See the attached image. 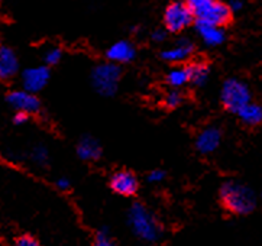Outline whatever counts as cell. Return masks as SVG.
I'll use <instances>...</instances> for the list:
<instances>
[{
  "mask_svg": "<svg viewBox=\"0 0 262 246\" xmlns=\"http://www.w3.org/2000/svg\"><path fill=\"white\" fill-rule=\"evenodd\" d=\"M219 198L225 210L236 216H246L252 213L256 206L254 191L237 181L223 183L219 190Z\"/></svg>",
  "mask_w": 262,
  "mask_h": 246,
  "instance_id": "obj_1",
  "label": "cell"
},
{
  "mask_svg": "<svg viewBox=\"0 0 262 246\" xmlns=\"http://www.w3.org/2000/svg\"><path fill=\"white\" fill-rule=\"evenodd\" d=\"M127 225L136 238L146 243H155L162 236V226L146 206L134 203L127 210Z\"/></svg>",
  "mask_w": 262,
  "mask_h": 246,
  "instance_id": "obj_2",
  "label": "cell"
},
{
  "mask_svg": "<svg viewBox=\"0 0 262 246\" xmlns=\"http://www.w3.org/2000/svg\"><path fill=\"white\" fill-rule=\"evenodd\" d=\"M186 3L195 22L225 26L232 19V10L229 9L228 3L220 0H186Z\"/></svg>",
  "mask_w": 262,
  "mask_h": 246,
  "instance_id": "obj_3",
  "label": "cell"
},
{
  "mask_svg": "<svg viewBox=\"0 0 262 246\" xmlns=\"http://www.w3.org/2000/svg\"><path fill=\"white\" fill-rule=\"evenodd\" d=\"M122 71L118 64L113 62H104L99 64L92 70V85L103 97H110L115 96L119 88V81H120Z\"/></svg>",
  "mask_w": 262,
  "mask_h": 246,
  "instance_id": "obj_4",
  "label": "cell"
},
{
  "mask_svg": "<svg viewBox=\"0 0 262 246\" xmlns=\"http://www.w3.org/2000/svg\"><path fill=\"white\" fill-rule=\"evenodd\" d=\"M220 102L226 110L236 115L244 106H246L249 102H252L251 90L244 81H241L237 78H229L222 85Z\"/></svg>",
  "mask_w": 262,
  "mask_h": 246,
  "instance_id": "obj_5",
  "label": "cell"
},
{
  "mask_svg": "<svg viewBox=\"0 0 262 246\" xmlns=\"http://www.w3.org/2000/svg\"><path fill=\"white\" fill-rule=\"evenodd\" d=\"M195 19L186 2H172L164 12V25L168 32H183Z\"/></svg>",
  "mask_w": 262,
  "mask_h": 246,
  "instance_id": "obj_6",
  "label": "cell"
},
{
  "mask_svg": "<svg viewBox=\"0 0 262 246\" xmlns=\"http://www.w3.org/2000/svg\"><path fill=\"white\" fill-rule=\"evenodd\" d=\"M51 77V71L48 65H36V67H29L22 71V87L31 92V93H38L41 92L45 85L48 84Z\"/></svg>",
  "mask_w": 262,
  "mask_h": 246,
  "instance_id": "obj_7",
  "label": "cell"
},
{
  "mask_svg": "<svg viewBox=\"0 0 262 246\" xmlns=\"http://www.w3.org/2000/svg\"><path fill=\"white\" fill-rule=\"evenodd\" d=\"M6 100L16 111H25L28 115L36 113L41 109V102L36 97V94L28 92L25 88L22 90H13L8 94Z\"/></svg>",
  "mask_w": 262,
  "mask_h": 246,
  "instance_id": "obj_8",
  "label": "cell"
},
{
  "mask_svg": "<svg viewBox=\"0 0 262 246\" xmlns=\"http://www.w3.org/2000/svg\"><path fill=\"white\" fill-rule=\"evenodd\" d=\"M138 178L130 171H118L110 177V188L119 195L130 197L138 191Z\"/></svg>",
  "mask_w": 262,
  "mask_h": 246,
  "instance_id": "obj_9",
  "label": "cell"
},
{
  "mask_svg": "<svg viewBox=\"0 0 262 246\" xmlns=\"http://www.w3.org/2000/svg\"><path fill=\"white\" fill-rule=\"evenodd\" d=\"M220 142H222V130L216 126H209L203 129L197 139H195V148L200 153L214 152L219 148Z\"/></svg>",
  "mask_w": 262,
  "mask_h": 246,
  "instance_id": "obj_10",
  "label": "cell"
},
{
  "mask_svg": "<svg viewBox=\"0 0 262 246\" xmlns=\"http://www.w3.org/2000/svg\"><path fill=\"white\" fill-rule=\"evenodd\" d=\"M194 52V45L188 38H180L172 47L161 52L162 60L168 62H183L188 60Z\"/></svg>",
  "mask_w": 262,
  "mask_h": 246,
  "instance_id": "obj_11",
  "label": "cell"
},
{
  "mask_svg": "<svg viewBox=\"0 0 262 246\" xmlns=\"http://www.w3.org/2000/svg\"><path fill=\"white\" fill-rule=\"evenodd\" d=\"M106 57L113 64H127L136 57V50L134 43L122 39L110 45L109 50L106 51Z\"/></svg>",
  "mask_w": 262,
  "mask_h": 246,
  "instance_id": "obj_12",
  "label": "cell"
},
{
  "mask_svg": "<svg viewBox=\"0 0 262 246\" xmlns=\"http://www.w3.org/2000/svg\"><path fill=\"white\" fill-rule=\"evenodd\" d=\"M195 31L207 47H219L226 41V32L223 26L195 22Z\"/></svg>",
  "mask_w": 262,
  "mask_h": 246,
  "instance_id": "obj_13",
  "label": "cell"
},
{
  "mask_svg": "<svg viewBox=\"0 0 262 246\" xmlns=\"http://www.w3.org/2000/svg\"><path fill=\"white\" fill-rule=\"evenodd\" d=\"M19 73V60L12 48L0 47V80H12Z\"/></svg>",
  "mask_w": 262,
  "mask_h": 246,
  "instance_id": "obj_14",
  "label": "cell"
},
{
  "mask_svg": "<svg viewBox=\"0 0 262 246\" xmlns=\"http://www.w3.org/2000/svg\"><path fill=\"white\" fill-rule=\"evenodd\" d=\"M76 151L83 161H97L102 156V146L92 136H83L77 144Z\"/></svg>",
  "mask_w": 262,
  "mask_h": 246,
  "instance_id": "obj_15",
  "label": "cell"
},
{
  "mask_svg": "<svg viewBox=\"0 0 262 246\" xmlns=\"http://www.w3.org/2000/svg\"><path fill=\"white\" fill-rule=\"evenodd\" d=\"M236 116L248 126H256L262 123V106L258 103L249 102L237 111Z\"/></svg>",
  "mask_w": 262,
  "mask_h": 246,
  "instance_id": "obj_16",
  "label": "cell"
},
{
  "mask_svg": "<svg viewBox=\"0 0 262 246\" xmlns=\"http://www.w3.org/2000/svg\"><path fill=\"white\" fill-rule=\"evenodd\" d=\"M190 68V83L194 84L195 87H203L207 81H209V76H210V68L204 62H194Z\"/></svg>",
  "mask_w": 262,
  "mask_h": 246,
  "instance_id": "obj_17",
  "label": "cell"
},
{
  "mask_svg": "<svg viewBox=\"0 0 262 246\" xmlns=\"http://www.w3.org/2000/svg\"><path fill=\"white\" fill-rule=\"evenodd\" d=\"M167 83L174 88H180L183 85L190 83V68L187 67H177L172 68L167 74Z\"/></svg>",
  "mask_w": 262,
  "mask_h": 246,
  "instance_id": "obj_18",
  "label": "cell"
},
{
  "mask_svg": "<svg viewBox=\"0 0 262 246\" xmlns=\"http://www.w3.org/2000/svg\"><path fill=\"white\" fill-rule=\"evenodd\" d=\"M29 160L34 162L38 167H47L50 164V151L48 148L42 144H38L32 146L31 152H29Z\"/></svg>",
  "mask_w": 262,
  "mask_h": 246,
  "instance_id": "obj_19",
  "label": "cell"
},
{
  "mask_svg": "<svg viewBox=\"0 0 262 246\" xmlns=\"http://www.w3.org/2000/svg\"><path fill=\"white\" fill-rule=\"evenodd\" d=\"M93 246H118L116 245V242H115V239L112 238V235H110V232L106 228H103L100 229L97 233H96V236H94L93 240Z\"/></svg>",
  "mask_w": 262,
  "mask_h": 246,
  "instance_id": "obj_20",
  "label": "cell"
},
{
  "mask_svg": "<svg viewBox=\"0 0 262 246\" xmlns=\"http://www.w3.org/2000/svg\"><path fill=\"white\" fill-rule=\"evenodd\" d=\"M61 58H62V51H61V48H58V47H52L50 50H47L45 54H43V62L48 67L57 65L59 61H61Z\"/></svg>",
  "mask_w": 262,
  "mask_h": 246,
  "instance_id": "obj_21",
  "label": "cell"
},
{
  "mask_svg": "<svg viewBox=\"0 0 262 246\" xmlns=\"http://www.w3.org/2000/svg\"><path fill=\"white\" fill-rule=\"evenodd\" d=\"M181 103H183V94L180 93L177 88H176V90H171V92L165 94V97H164V104H165L168 109H176V107H178Z\"/></svg>",
  "mask_w": 262,
  "mask_h": 246,
  "instance_id": "obj_22",
  "label": "cell"
},
{
  "mask_svg": "<svg viewBox=\"0 0 262 246\" xmlns=\"http://www.w3.org/2000/svg\"><path fill=\"white\" fill-rule=\"evenodd\" d=\"M12 246H42V245L39 243V240H38V239H35L34 236H31V235H20V236H17V238L13 240Z\"/></svg>",
  "mask_w": 262,
  "mask_h": 246,
  "instance_id": "obj_23",
  "label": "cell"
},
{
  "mask_svg": "<svg viewBox=\"0 0 262 246\" xmlns=\"http://www.w3.org/2000/svg\"><path fill=\"white\" fill-rule=\"evenodd\" d=\"M165 171L162 170H152L149 174H148V183H151V184H158V183H162L164 180H165Z\"/></svg>",
  "mask_w": 262,
  "mask_h": 246,
  "instance_id": "obj_24",
  "label": "cell"
},
{
  "mask_svg": "<svg viewBox=\"0 0 262 246\" xmlns=\"http://www.w3.org/2000/svg\"><path fill=\"white\" fill-rule=\"evenodd\" d=\"M28 120H29V115L25 113V111H16V113H15V116H13V123H15L16 126H22V125H25Z\"/></svg>",
  "mask_w": 262,
  "mask_h": 246,
  "instance_id": "obj_25",
  "label": "cell"
},
{
  "mask_svg": "<svg viewBox=\"0 0 262 246\" xmlns=\"http://www.w3.org/2000/svg\"><path fill=\"white\" fill-rule=\"evenodd\" d=\"M151 38H152L154 42H164L167 39V29H157V31H154Z\"/></svg>",
  "mask_w": 262,
  "mask_h": 246,
  "instance_id": "obj_26",
  "label": "cell"
},
{
  "mask_svg": "<svg viewBox=\"0 0 262 246\" xmlns=\"http://www.w3.org/2000/svg\"><path fill=\"white\" fill-rule=\"evenodd\" d=\"M55 187L58 190H61V191H67V190H70V187H71V181L67 177H59L55 181Z\"/></svg>",
  "mask_w": 262,
  "mask_h": 246,
  "instance_id": "obj_27",
  "label": "cell"
},
{
  "mask_svg": "<svg viewBox=\"0 0 262 246\" xmlns=\"http://www.w3.org/2000/svg\"><path fill=\"white\" fill-rule=\"evenodd\" d=\"M228 6L232 10V13L233 12H241L244 9V2L242 0H230L228 3Z\"/></svg>",
  "mask_w": 262,
  "mask_h": 246,
  "instance_id": "obj_28",
  "label": "cell"
},
{
  "mask_svg": "<svg viewBox=\"0 0 262 246\" xmlns=\"http://www.w3.org/2000/svg\"><path fill=\"white\" fill-rule=\"evenodd\" d=\"M0 2H2V0H0Z\"/></svg>",
  "mask_w": 262,
  "mask_h": 246,
  "instance_id": "obj_29",
  "label": "cell"
}]
</instances>
